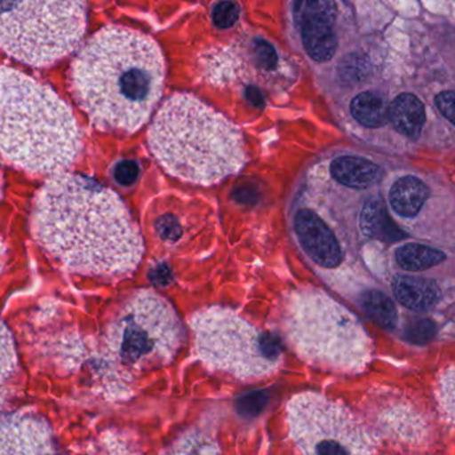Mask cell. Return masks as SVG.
Listing matches in <instances>:
<instances>
[{"label": "cell", "instance_id": "obj_10", "mask_svg": "<svg viewBox=\"0 0 455 455\" xmlns=\"http://www.w3.org/2000/svg\"><path fill=\"white\" fill-rule=\"evenodd\" d=\"M291 229L299 248L313 264L325 269L337 267L342 261V251L333 230L315 210L299 208L291 218Z\"/></svg>", "mask_w": 455, "mask_h": 455}, {"label": "cell", "instance_id": "obj_33", "mask_svg": "<svg viewBox=\"0 0 455 455\" xmlns=\"http://www.w3.org/2000/svg\"><path fill=\"white\" fill-rule=\"evenodd\" d=\"M2 187H3V179H2V172H0V197H2Z\"/></svg>", "mask_w": 455, "mask_h": 455}, {"label": "cell", "instance_id": "obj_28", "mask_svg": "<svg viewBox=\"0 0 455 455\" xmlns=\"http://www.w3.org/2000/svg\"><path fill=\"white\" fill-rule=\"evenodd\" d=\"M156 230L165 241L178 240L181 235V227L173 216H164L156 221Z\"/></svg>", "mask_w": 455, "mask_h": 455}, {"label": "cell", "instance_id": "obj_18", "mask_svg": "<svg viewBox=\"0 0 455 455\" xmlns=\"http://www.w3.org/2000/svg\"><path fill=\"white\" fill-rule=\"evenodd\" d=\"M353 117L366 128H379L390 120V107L377 92H363L350 104Z\"/></svg>", "mask_w": 455, "mask_h": 455}, {"label": "cell", "instance_id": "obj_8", "mask_svg": "<svg viewBox=\"0 0 455 455\" xmlns=\"http://www.w3.org/2000/svg\"><path fill=\"white\" fill-rule=\"evenodd\" d=\"M183 339L178 313L167 299L151 291L133 294L108 331L112 353L135 369L171 363Z\"/></svg>", "mask_w": 455, "mask_h": 455}, {"label": "cell", "instance_id": "obj_19", "mask_svg": "<svg viewBox=\"0 0 455 455\" xmlns=\"http://www.w3.org/2000/svg\"><path fill=\"white\" fill-rule=\"evenodd\" d=\"M445 253L421 243H406L395 251L398 264L406 270H425L441 264Z\"/></svg>", "mask_w": 455, "mask_h": 455}, {"label": "cell", "instance_id": "obj_29", "mask_svg": "<svg viewBox=\"0 0 455 455\" xmlns=\"http://www.w3.org/2000/svg\"><path fill=\"white\" fill-rule=\"evenodd\" d=\"M435 106L441 114L455 125V92L445 91L435 98Z\"/></svg>", "mask_w": 455, "mask_h": 455}, {"label": "cell", "instance_id": "obj_3", "mask_svg": "<svg viewBox=\"0 0 455 455\" xmlns=\"http://www.w3.org/2000/svg\"><path fill=\"white\" fill-rule=\"evenodd\" d=\"M80 151L69 107L48 85L0 66V154L29 173H61Z\"/></svg>", "mask_w": 455, "mask_h": 455}, {"label": "cell", "instance_id": "obj_14", "mask_svg": "<svg viewBox=\"0 0 455 455\" xmlns=\"http://www.w3.org/2000/svg\"><path fill=\"white\" fill-rule=\"evenodd\" d=\"M331 173L342 186L357 189L369 188L381 178L379 165L365 157L352 155L336 157L331 162Z\"/></svg>", "mask_w": 455, "mask_h": 455}, {"label": "cell", "instance_id": "obj_22", "mask_svg": "<svg viewBox=\"0 0 455 455\" xmlns=\"http://www.w3.org/2000/svg\"><path fill=\"white\" fill-rule=\"evenodd\" d=\"M387 427L411 440H414V435H422L424 430L421 419L413 411H405V408L395 409L387 414Z\"/></svg>", "mask_w": 455, "mask_h": 455}, {"label": "cell", "instance_id": "obj_15", "mask_svg": "<svg viewBox=\"0 0 455 455\" xmlns=\"http://www.w3.org/2000/svg\"><path fill=\"white\" fill-rule=\"evenodd\" d=\"M425 120L424 104L411 93H403L390 106V122L398 132L408 138L417 139L421 135Z\"/></svg>", "mask_w": 455, "mask_h": 455}, {"label": "cell", "instance_id": "obj_6", "mask_svg": "<svg viewBox=\"0 0 455 455\" xmlns=\"http://www.w3.org/2000/svg\"><path fill=\"white\" fill-rule=\"evenodd\" d=\"M85 26L84 0H0V50L29 66L76 50Z\"/></svg>", "mask_w": 455, "mask_h": 455}, {"label": "cell", "instance_id": "obj_31", "mask_svg": "<svg viewBox=\"0 0 455 455\" xmlns=\"http://www.w3.org/2000/svg\"><path fill=\"white\" fill-rule=\"evenodd\" d=\"M151 277L154 283L159 286L168 285L172 280V273L165 264L159 265L151 270Z\"/></svg>", "mask_w": 455, "mask_h": 455}, {"label": "cell", "instance_id": "obj_7", "mask_svg": "<svg viewBox=\"0 0 455 455\" xmlns=\"http://www.w3.org/2000/svg\"><path fill=\"white\" fill-rule=\"evenodd\" d=\"M195 355L211 371L238 379H261L280 369L277 341L229 307H211L192 315Z\"/></svg>", "mask_w": 455, "mask_h": 455}, {"label": "cell", "instance_id": "obj_5", "mask_svg": "<svg viewBox=\"0 0 455 455\" xmlns=\"http://www.w3.org/2000/svg\"><path fill=\"white\" fill-rule=\"evenodd\" d=\"M283 331L297 355L315 365L357 373L371 363L373 347L360 320L320 289L289 294Z\"/></svg>", "mask_w": 455, "mask_h": 455}, {"label": "cell", "instance_id": "obj_21", "mask_svg": "<svg viewBox=\"0 0 455 455\" xmlns=\"http://www.w3.org/2000/svg\"><path fill=\"white\" fill-rule=\"evenodd\" d=\"M363 310L366 315L377 323L385 329H390L395 326L397 320V312H395V304L387 294L379 291H366L361 299Z\"/></svg>", "mask_w": 455, "mask_h": 455}, {"label": "cell", "instance_id": "obj_30", "mask_svg": "<svg viewBox=\"0 0 455 455\" xmlns=\"http://www.w3.org/2000/svg\"><path fill=\"white\" fill-rule=\"evenodd\" d=\"M257 52H259V60H261V63L264 64L267 68H273V67L275 66L277 56H275L272 45L264 42L259 43V44H257Z\"/></svg>", "mask_w": 455, "mask_h": 455}, {"label": "cell", "instance_id": "obj_4", "mask_svg": "<svg viewBox=\"0 0 455 455\" xmlns=\"http://www.w3.org/2000/svg\"><path fill=\"white\" fill-rule=\"evenodd\" d=\"M148 146L170 175L199 186L220 183L246 162L237 125L189 93H176L163 104Z\"/></svg>", "mask_w": 455, "mask_h": 455}, {"label": "cell", "instance_id": "obj_24", "mask_svg": "<svg viewBox=\"0 0 455 455\" xmlns=\"http://www.w3.org/2000/svg\"><path fill=\"white\" fill-rule=\"evenodd\" d=\"M16 352L12 336L4 323H0V387L16 369Z\"/></svg>", "mask_w": 455, "mask_h": 455}, {"label": "cell", "instance_id": "obj_9", "mask_svg": "<svg viewBox=\"0 0 455 455\" xmlns=\"http://www.w3.org/2000/svg\"><path fill=\"white\" fill-rule=\"evenodd\" d=\"M289 435L301 455H374L379 438L339 401L318 393L286 405Z\"/></svg>", "mask_w": 455, "mask_h": 455}, {"label": "cell", "instance_id": "obj_27", "mask_svg": "<svg viewBox=\"0 0 455 455\" xmlns=\"http://www.w3.org/2000/svg\"><path fill=\"white\" fill-rule=\"evenodd\" d=\"M140 175V167L133 160H122L117 163L114 170V178L117 184L123 187H130L136 183Z\"/></svg>", "mask_w": 455, "mask_h": 455}, {"label": "cell", "instance_id": "obj_12", "mask_svg": "<svg viewBox=\"0 0 455 455\" xmlns=\"http://www.w3.org/2000/svg\"><path fill=\"white\" fill-rule=\"evenodd\" d=\"M0 455H59L47 425L13 416L0 424Z\"/></svg>", "mask_w": 455, "mask_h": 455}, {"label": "cell", "instance_id": "obj_17", "mask_svg": "<svg viewBox=\"0 0 455 455\" xmlns=\"http://www.w3.org/2000/svg\"><path fill=\"white\" fill-rule=\"evenodd\" d=\"M360 224L361 229L369 237L385 241H398L405 237V233L393 223L387 208L379 200H371L363 207Z\"/></svg>", "mask_w": 455, "mask_h": 455}, {"label": "cell", "instance_id": "obj_23", "mask_svg": "<svg viewBox=\"0 0 455 455\" xmlns=\"http://www.w3.org/2000/svg\"><path fill=\"white\" fill-rule=\"evenodd\" d=\"M437 398L446 419L455 425V366L443 371L440 377Z\"/></svg>", "mask_w": 455, "mask_h": 455}, {"label": "cell", "instance_id": "obj_11", "mask_svg": "<svg viewBox=\"0 0 455 455\" xmlns=\"http://www.w3.org/2000/svg\"><path fill=\"white\" fill-rule=\"evenodd\" d=\"M301 36L305 51L313 60H331L337 50L334 32L337 8L334 0H304L301 8Z\"/></svg>", "mask_w": 455, "mask_h": 455}, {"label": "cell", "instance_id": "obj_20", "mask_svg": "<svg viewBox=\"0 0 455 455\" xmlns=\"http://www.w3.org/2000/svg\"><path fill=\"white\" fill-rule=\"evenodd\" d=\"M162 455H221L218 443L211 435L191 430L168 446Z\"/></svg>", "mask_w": 455, "mask_h": 455}, {"label": "cell", "instance_id": "obj_2", "mask_svg": "<svg viewBox=\"0 0 455 455\" xmlns=\"http://www.w3.org/2000/svg\"><path fill=\"white\" fill-rule=\"evenodd\" d=\"M164 80L156 42L119 26L96 32L71 67L75 98L101 130L138 131L162 98Z\"/></svg>", "mask_w": 455, "mask_h": 455}, {"label": "cell", "instance_id": "obj_26", "mask_svg": "<svg viewBox=\"0 0 455 455\" xmlns=\"http://www.w3.org/2000/svg\"><path fill=\"white\" fill-rule=\"evenodd\" d=\"M435 331H437V328L433 321L421 318V320L411 321L406 326L405 337L413 344L424 345L435 336Z\"/></svg>", "mask_w": 455, "mask_h": 455}, {"label": "cell", "instance_id": "obj_13", "mask_svg": "<svg viewBox=\"0 0 455 455\" xmlns=\"http://www.w3.org/2000/svg\"><path fill=\"white\" fill-rule=\"evenodd\" d=\"M393 293L395 299L408 309L427 310L440 299L437 283L429 278L398 275L393 278Z\"/></svg>", "mask_w": 455, "mask_h": 455}, {"label": "cell", "instance_id": "obj_25", "mask_svg": "<svg viewBox=\"0 0 455 455\" xmlns=\"http://www.w3.org/2000/svg\"><path fill=\"white\" fill-rule=\"evenodd\" d=\"M240 18V7L232 0H221L212 11V20L221 29L230 28Z\"/></svg>", "mask_w": 455, "mask_h": 455}, {"label": "cell", "instance_id": "obj_32", "mask_svg": "<svg viewBox=\"0 0 455 455\" xmlns=\"http://www.w3.org/2000/svg\"><path fill=\"white\" fill-rule=\"evenodd\" d=\"M5 259V246L4 243L0 240V270L3 269V265H4Z\"/></svg>", "mask_w": 455, "mask_h": 455}, {"label": "cell", "instance_id": "obj_16", "mask_svg": "<svg viewBox=\"0 0 455 455\" xmlns=\"http://www.w3.org/2000/svg\"><path fill=\"white\" fill-rule=\"evenodd\" d=\"M429 196V189L419 179L406 176L400 179L390 191L393 210L403 218H413L421 211Z\"/></svg>", "mask_w": 455, "mask_h": 455}, {"label": "cell", "instance_id": "obj_1", "mask_svg": "<svg viewBox=\"0 0 455 455\" xmlns=\"http://www.w3.org/2000/svg\"><path fill=\"white\" fill-rule=\"evenodd\" d=\"M32 230L67 269L95 275L133 272L144 253L140 233L119 195L93 179L58 173L35 199Z\"/></svg>", "mask_w": 455, "mask_h": 455}]
</instances>
